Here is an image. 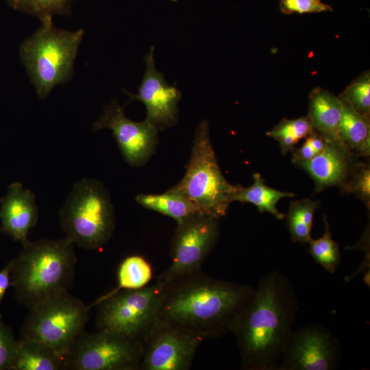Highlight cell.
Wrapping results in <instances>:
<instances>
[{
    "label": "cell",
    "instance_id": "d6a6232c",
    "mask_svg": "<svg viewBox=\"0 0 370 370\" xmlns=\"http://www.w3.org/2000/svg\"><path fill=\"white\" fill-rule=\"evenodd\" d=\"M170 1L175 2V1H177V0H170Z\"/></svg>",
    "mask_w": 370,
    "mask_h": 370
},
{
    "label": "cell",
    "instance_id": "ac0fdd59",
    "mask_svg": "<svg viewBox=\"0 0 370 370\" xmlns=\"http://www.w3.org/2000/svg\"><path fill=\"white\" fill-rule=\"evenodd\" d=\"M252 177L254 182L248 187L245 188L236 184L231 197L232 202L250 203L261 213L267 212L278 219H284L285 214L277 209L276 204L281 199L293 197L295 194L283 192L267 186L259 173H254Z\"/></svg>",
    "mask_w": 370,
    "mask_h": 370
},
{
    "label": "cell",
    "instance_id": "3957f363",
    "mask_svg": "<svg viewBox=\"0 0 370 370\" xmlns=\"http://www.w3.org/2000/svg\"><path fill=\"white\" fill-rule=\"evenodd\" d=\"M68 238L40 239L23 246L11 260L10 286L17 301L31 308L69 292L75 278L77 257Z\"/></svg>",
    "mask_w": 370,
    "mask_h": 370
},
{
    "label": "cell",
    "instance_id": "484cf974",
    "mask_svg": "<svg viewBox=\"0 0 370 370\" xmlns=\"http://www.w3.org/2000/svg\"><path fill=\"white\" fill-rule=\"evenodd\" d=\"M338 97L343 104L362 115L370 117L369 71L360 74Z\"/></svg>",
    "mask_w": 370,
    "mask_h": 370
},
{
    "label": "cell",
    "instance_id": "9c48e42d",
    "mask_svg": "<svg viewBox=\"0 0 370 370\" xmlns=\"http://www.w3.org/2000/svg\"><path fill=\"white\" fill-rule=\"evenodd\" d=\"M143 344L114 332L84 331L75 339L64 358L66 369H139Z\"/></svg>",
    "mask_w": 370,
    "mask_h": 370
},
{
    "label": "cell",
    "instance_id": "f546056e",
    "mask_svg": "<svg viewBox=\"0 0 370 370\" xmlns=\"http://www.w3.org/2000/svg\"><path fill=\"white\" fill-rule=\"evenodd\" d=\"M280 9L284 14L319 13L333 10L330 5L321 0H280Z\"/></svg>",
    "mask_w": 370,
    "mask_h": 370
},
{
    "label": "cell",
    "instance_id": "5bb4252c",
    "mask_svg": "<svg viewBox=\"0 0 370 370\" xmlns=\"http://www.w3.org/2000/svg\"><path fill=\"white\" fill-rule=\"evenodd\" d=\"M153 47L146 54V69L138 94L125 90L130 102L139 101L146 108L145 120L153 124L158 130H164L175 125L178 120V103L182 97L180 91L170 86L163 73L156 69Z\"/></svg>",
    "mask_w": 370,
    "mask_h": 370
},
{
    "label": "cell",
    "instance_id": "83f0119b",
    "mask_svg": "<svg viewBox=\"0 0 370 370\" xmlns=\"http://www.w3.org/2000/svg\"><path fill=\"white\" fill-rule=\"evenodd\" d=\"M341 192L344 194H352L367 208H370V163L369 158H359L351 171V173Z\"/></svg>",
    "mask_w": 370,
    "mask_h": 370
},
{
    "label": "cell",
    "instance_id": "e0dca14e",
    "mask_svg": "<svg viewBox=\"0 0 370 370\" xmlns=\"http://www.w3.org/2000/svg\"><path fill=\"white\" fill-rule=\"evenodd\" d=\"M343 110L342 101L328 90L316 87L309 94L307 116L313 130L326 141L340 140Z\"/></svg>",
    "mask_w": 370,
    "mask_h": 370
},
{
    "label": "cell",
    "instance_id": "6da1fadb",
    "mask_svg": "<svg viewBox=\"0 0 370 370\" xmlns=\"http://www.w3.org/2000/svg\"><path fill=\"white\" fill-rule=\"evenodd\" d=\"M254 289L201 268L162 284L157 317L203 340L219 338L232 332Z\"/></svg>",
    "mask_w": 370,
    "mask_h": 370
},
{
    "label": "cell",
    "instance_id": "4fadbf2b",
    "mask_svg": "<svg viewBox=\"0 0 370 370\" xmlns=\"http://www.w3.org/2000/svg\"><path fill=\"white\" fill-rule=\"evenodd\" d=\"M110 129L123 159L132 166L144 165L152 156L158 143V130L147 120L136 122L128 119L124 108L115 100L104 107L92 126V132Z\"/></svg>",
    "mask_w": 370,
    "mask_h": 370
},
{
    "label": "cell",
    "instance_id": "5b68a950",
    "mask_svg": "<svg viewBox=\"0 0 370 370\" xmlns=\"http://www.w3.org/2000/svg\"><path fill=\"white\" fill-rule=\"evenodd\" d=\"M65 237L87 249L102 247L112 236L115 213L110 193L99 180L77 182L59 213Z\"/></svg>",
    "mask_w": 370,
    "mask_h": 370
},
{
    "label": "cell",
    "instance_id": "f1b7e54d",
    "mask_svg": "<svg viewBox=\"0 0 370 370\" xmlns=\"http://www.w3.org/2000/svg\"><path fill=\"white\" fill-rule=\"evenodd\" d=\"M18 345L10 328L0 319V370H12Z\"/></svg>",
    "mask_w": 370,
    "mask_h": 370
},
{
    "label": "cell",
    "instance_id": "7402d4cb",
    "mask_svg": "<svg viewBox=\"0 0 370 370\" xmlns=\"http://www.w3.org/2000/svg\"><path fill=\"white\" fill-rule=\"evenodd\" d=\"M117 286L99 297L92 306L121 290L139 289L147 286L153 277L149 262L143 256L131 255L124 258L117 270Z\"/></svg>",
    "mask_w": 370,
    "mask_h": 370
},
{
    "label": "cell",
    "instance_id": "ba28073f",
    "mask_svg": "<svg viewBox=\"0 0 370 370\" xmlns=\"http://www.w3.org/2000/svg\"><path fill=\"white\" fill-rule=\"evenodd\" d=\"M162 283L157 280L134 290H121L96 304L98 330L143 341L157 318Z\"/></svg>",
    "mask_w": 370,
    "mask_h": 370
},
{
    "label": "cell",
    "instance_id": "4dcf8cb0",
    "mask_svg": "<svg viewBox=\"0 0 370 370\" xmlns=\"http://www.w3.org/2000/svg\"><path fill=\"white\" fill-rule=\"evenodd\" d=\"M292 153V162L295 165L301 162L308 161L318 154L306 140H305L304 144L299 148H295L293 150Z\"/></svg>",
    "mask_w": 370,
    "mask_h": 370
},
{
    "label": "cell",
    "instance_id": "7a4b0ae2",
    "mask_svg": "<svg viewBox=\"0 0 370 370\" xmlns=\"http://www.w3.org/2000/svg\"><path fill=\"white\" fill-rule=\"evenodd\" d=\"M299 309L290 279L271 270L259 281L232 330L245 370H278Z\"/></svg>",
    "mask_w": 370,
    "mask_h": 370
},
{
    "label": "cell",
    "instance_id": "9a60e30c",
    "mask_svg": "<svg viewBox=\"0 0 370 370\" xmlns=\"http://www.w3.org/2000/svg\"><path fill=\"white\" fill-rule=\"evenodd\" d=\"M358 158L341 140H330L313 158L296 166L308 173L314 182V193H319L332 186L341 190Z\"/></svg>",
    "mask_w": 370,
    "mask_h": 370
},
{
    "label": "cell",
    "instance_id": "4316f807",
    "mask_svg": "<svg viewBox=\"0 0 370 370\" xmlns=\"http://www.w3.org/2000/svg\"><path fill=\"white\" fill-rule=\"evenodd\" d=\"M12 8L37 16L40 21L56 14H70L71 0H8Z\"/></svg>",
    "mask_w": 370,
    "mask_h": 370
},
{
    "label": "cell",
    "instance_id": "2e32d148",
    "mask_svg": "<svg viewBox=\"0 0 370 370\" xmlns=\"http://www.w3.org/2000/svg\"><path fill=\"white\" fill-rule=\"evenodd\" d=\"M38 217L34 193L19 182L11 183L0 199L1 231L23 246L29 241L27 236Z\"/></svg>",
    "mask_w": 370,
    "mask_h": 370
},
{
    "label": "cell",
    "instance_id": "1f68e13d",
    "mask_svg": "<svg viewBox=\"0 0 370 370\" xmlns=\"http://www.w3.org/2000/svg\"><path fill=\"white\" fill-rule=\"evenodd\" d=\"M10 286V265L9 262L5 267L0 270V306L5 294ZM1 316L0 314V319Z\"/></svg>",
    "mask_w": 370,
    "mask_h": 370
},
{
    "label": "cell",
    "instance_id": "44dd1931",
    "mask_svg": "<svg viewBox=\"0 0 370 370\" xmlns=\"http://www.w3.org/2000/svg\"><path fill=\"white\" fill-rule=\"evenodd\" d=\"M135 199L143 208L168 216L177 222L193 214L201 213L188 199L170 190L162 194L140 193Z\"/></svg>",
    "mask_w": 370,
    "mask_h": 370
},
{
    "label": "cell",
    "instance_id": "30bf717a",
    "mask_svg": "<svg viewBox=\"0 0 370 370\" xmlns=\"http://www.w3.org/2000/svg\"><path fill=\"white\" fill-rule=\"evenodd\" d=\"M219 219L196 213L177 221L171 243V264L158 280L164 284L201 269L218 241Z\"/></svg>",
    "mask_w": 370,
    "mask_h": 370
},
{
    "label": "cell",
    "instance_id": "cb8c5ba5",
    "mask_svg": "<svg viewBox=\"0 0 370 370\" xmlns=\"http://www.w3.org/2000/svg\"><path fill=\"white\" fill-rule=\"evenodd\" d=\"M313 130L307 116L294 119H283L267 132V135L275 139L280 145L283 155L292 152L295 145L306 138Z\"/></svg>",
    "mask_w": 370,
    "mask_h": 370
},
{
    "label": "cell",
    "instance_id": "d4e9b609",
    "mask_svg": "<svg viewBox=\"0 0 370 370\" xmlns=\"http://www.w3.org/2000/svg\"><path fill=\"white\" fill-rule=\"evenodd\" d=\"M323 220L325 226L324 233L320 238H312L308 243V252L323 269L329 273H334L341 263L340 245L332 238L326 215H323Z\"/></svg>",
    "mask_w": 370,
    "mask_h": 370
},
{
    "label": "cell",
    "instance_id": "ffe728a7",
    "mask_svg": "<svg viewBox=\"0 0 370 370\" xmlns=\"http://www.w3.org/2000/svg\"><path fill=\"white\" fill-rule=\"evenodd\" d=\"M18 341L12 370L66 369L64 358L48 346L32 340Z\"/></svg>",
    "mask_w": 370,
    "mask_h": 370
},
{
    "label": "cell",
    "instance_id": "52a82bcc",
    "mask_svg": "<svg viewBox=\"0 0 370 370\" xmlns=\"http://www.w3.org/2000/svg\"><path fill=\"white\" fill-rule=\"evenodd\" d=\"M90 308L69 292L49 298L29 308L20 338L41 343L64 358L84 331Z\"/></svg>",
    "mask_w": 370,
    "mask_h": 370
},
{
    "label": "cell",
    "instance_id": "d6986e66",
    "mask_svg": "<svg viewBox=\"0 0 370 370\" xmlns=\"http://www.w3.org/2000/svg\"><path fill=\"white\" fill-rule=\"evenodd\" d=\"M339 138L354 156L357 158H369L370 117L362 115L343 104Z\"/></svg>",
    "mask_w": 370,
    "mask_h": 370
},
{
    "label": "cell",
    "instance_id": "7c38bea8",
    "mask_svg": "<svg viewBox=\"0 0 370 370\" xmlns=\"http://www.w3.org/2000/svg\"><path fill=\"white\" fill-rule=\"evenodd\" d=\"M202 338L158 317L143 341L140 370H188Z\"/></svg>",
    "mask_w": 370,
    "mask_h": 370
},
{
    "label": "cell",
    "instance_id": "603a6c76",
    "mask_svg": "<svg viewBox=\"0 0 370 370\" xmlns=\"http://www.w3.org/2000/svg\"><path fill=\"white\" fill-rule=\"evenodd\" d=\"M320 201L310 198L293 201L285 215L286 225L291 240L294 243H308L311 239V230L315 211L319 208Z\"/></svg>",
    "mask_w": 370,
    "mask_h": 370
},
{
    "label": "cell",
    "instance_id": "8fae6325",
    "mask_svg": "<svg viewBox=\"0 0 370 370\" xmlns=\"http://www.w3.org/2000/svg\"><path fill=\"white\" fill-rule=\"evenodd\" d=\"M341 360L339 339L325 326L311 323L293 330L278 370H334Z\"/></svg>",
    "mask_w": 370,
    "mask_h": 370
},
{
    "label": "cell",
    "instance_id": "8992f818",
    "mask_svg": "<svg viewBox=\"0 0 370 370\" xmlns=\"http://www.w3.org/2000/svg\"><path fill=\"white\" fill-rule=\"evenodd\" d=\"M236 186L223 176L215 155L206 120L197 125L185 174L171 187L195 204L203 214L220 219L225 217Z\"/></svg>",
    "mask_w": 370,
    "mask_h": 370
},
{
    "label": "cell",
    "instance_id": "277c9868",
    "mask_svg": "<svg viewBox=\"0 0 370 370\" xmlns=\"http://www.w3.org/2000/svg\"><path fill=\"white\" fill-rule=\"evenodd\" d=\"M40 21L41 26L21 45L19 54L37 95L45 99L72 77L84 30L57 28L51 18Z\"/></svg>",
    "mask_w": 370,
    "mask_h": 370
}]
</instances>
